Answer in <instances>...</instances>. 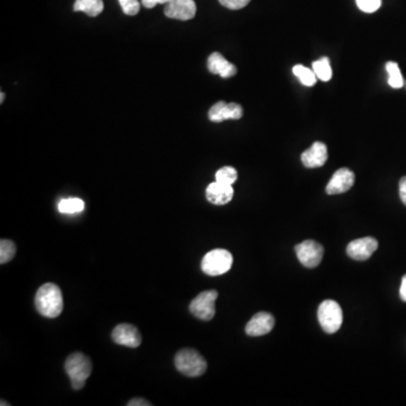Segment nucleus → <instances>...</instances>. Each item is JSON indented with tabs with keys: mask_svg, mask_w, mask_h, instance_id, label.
<instances>
[{
	"mask_svg": "<svg viewBox=\"0 0 406 406\" xmlns=\"http://www.w3.org/2000/svg\"><path fill=\"white\" fill-rule=\"evenodd\" d=\"M209 119L213 122H222L225 120H238L243 117V108L236 103L217 102L209 110Z\"/></svg>",
	"mask_w": 406,
	"mask_h": 406,
	"instance_id": "11",
	"label": "nucleus"
},
{
	"mask_svg": "<svg viewBox=\"0 0 406 406\" xmlns=\"http://www.w3.org/2000/svg\"><path fill=\"white\" fill-rule=\"evenodd\" d=\"M169 1L171 0H141V3L146 8H154L158 3H167Z\"/></svg>",
	"mask_w": 406,
	"mask_h": 406,
	"instance_id": "27",
	"label": "nucleus"
},
{
	"mask_svg": "<svg viewBox=\"0 0 406 406\" xmlns=\"http://www.w3.org/2000/svg\"><path fill=\"white\" fill-rule=\"evenodd\" d=\"M206 197L210 203L216 206H224L232 201L234 197V189L232 185L224 184L217 181L213 182L206 187Z\"/></svg>",
	"mask_w": 406,
	"mask_h": 406,
	"instance_id": "14",
	"label": "nucleus"
},
{
	"mask_svg": "<svg viewBox=\"0 0 406 406\" xmlns=\"http://www.w3.org/2000/svg\"><path fill=\"white\" fill-rule=\"evenodd\" d=\"M129 406H148L152 405L150 402L148 401L143 400V398H134V400H131L129 403H128Z\"/></svg>",
	"mask_w": 406,
	"mask_h": 406,
	"instance_id": "29",
	"label": "nucleus"
},
{
	"mask_svg": "<svg viewBox=\"0 0 406 406\" xmlns=\"http://www.w3.org/2000/svg\"><path fill=\"white\" fill-rule=\"evenodd\" d=\"M237 171L234 167L226 166L216 173V181L224 184L232 185L237 180Z\"/></svg>",
	"mask_w": 406,
	"mask_h": 406,
	"instance_id": "23",
	"label": "nucleus"
},
{
	"mask_svg": "<svg viewBox=\"0 0 406 406\" xmlns=\"http://www.w3.org/2000/svg\"><path fill=\"white\" fill-rule=\"evenodd\" d=\"M318 318L322 329L326 333H337L342 326V308L334 300H325L318 307Z\"/></svg>",
	"mask_w": 406,
	"mask_h": 406,
	"instance_id": "5",
	"label": "nucleus"
},
{
	"mask_svg": "<svg viewBox=\"0 0 406 406\" xmlns=\"http://www.w3.org/2000/svg\"><path fill=\"white\" fill-rule=\"evenodd\" d=\"M251 0H219L222 6L228 8V10H237L248 6Z\"/></svg>",
	"mask_w": 406,
	"mask_h": 406,
	"instance_id": "26",
	"label": "nucleus"
},
{
	"mask_svg": "<svg viewBox=\"0 0 406 406\" xmlns=\"http://www.w3.org/2000/svg\"><path fill=\"white\" fill-rule=\"evenodd\" d=\"M85 209V203L77 198H70L61 200L58 204V210L61 213H82Z\"/></svg>",
	"mask_w": 406,
	"mask_h": 406,
	"instance_id": "19",
	"label": "nucleus"
},
{
	"mask_svg": "<svg viewBox=\"0 0 406 406\" xmlns=\"http://www.w3.org/2000/svg\"><path fill=\"white\" fill-rule=\"evenodd\" d=\"M355 180V173L353 171L349 169H339L334 173L333 178H331L326 185V193L331 195L344 193L353 187Z\"/></svg>",
	"mask_w": 406,
	"mask_h": 406,
	"instance_id": "13",
	"label": "nucleus"
},
{
	"mask_svg": "<svg viewBox=\"0 0 406 406\" xmlns=\"http://www.w3.org/2000/svg\"><path fill=\"white\" fill-rule=\"evenodd\" d=\"M218 292L216 290L202 291L191 302V314L201 321H211L216 315V304Z\"/></svg>",
	"mask_w": 406,
	"mask_h": 406,
	"instance_id": "6",
	"label": "nucleus"
},
{
	"mask_svg": "<svg viewBox=\"0 0 406 406\" xmlns=\"http://www.w3.org/2000/svg\"><path fill=\"white\" fill-rule=\"evenodd\" d=\"M401 299L406 302V274L402 278V285L400 289Z\"/></svg>",
	"mask_w": 406,
	"mask_h": 406,
	"instance_id": "30",
	"label": "nucleus"
},
{
	"mask_svg": "<svg viewBox=\"0 0 406 406\" xmlns=\"http://www.w3.org/2000/svg\"><path fill=\"white\" fill-rule=\"evenodd\" d=\"M386 70L388 73V84L393 88H401L403 87L404 80L402 73H401L398 64L396 62H387Z\"/></svg>",
	"mask_w": 406,
	"mask_h": 406,
	"instance_id": "21",
	"label": "nucleus"
},
{
	"mask_svg": "<svg viewBox=\"0 0 406 406\" xmlns=\"http://www.w3.org/2000/svg\"><path fill=\"white\" fill-rule=\"evenodd\" d=\"M276 324V320L272 315L265 311H261L254 315L251 321L248 322L245 327V332L250 337H262L270 333Z\"/></svg>",
	"mask_w": 406,
	"mask_h": 406,
	"instance_id": "12",
	"label": "nucleus"
},
{
	"mask_svg": "<svg viewBox=\"0 0 406 406\" xmlns=\"http://www.w3.org/2000/svg\"><path fill=\"white\" fill-rule=\"evenodd\" d=\"M359 10L365 13H374L381 6V0H355Z\"/></svg>",
	"mask_w": 406,
	"mask_h": 406,
	"instance_id": "25",
	"label": "nucleus"
},
{
	"mask_svg": "<svg viewBox=\"0 0 406 406\" xmlns=\"http://www.w3.org/2000/svg\"><path fill=\"white\" fill-rule=\"evenodd\" d=\"M122 10H123L126 15L129 16H134L139 13L140 3L138 0H119Z\"/></svg>",
	"mask_w": 406,
	"mask_h": 406,
	"instance_id": "24",
	"label": "nucleus"
},
{
	"mask_svg": "<svg viewBox=\"0 0 406 406\" xmlns=\"http://www.w3.org/2000/svg\"><path fill=\"white\" fill-rule=\"evenodd\" d=\"M164 14L169 19L190 21L197 14V5L194 0H171L166 3Z\"/></svg>",
	"mask_w": 406,
	"mask_h": 406,
	"instance_id": "8",
	"label": "nucleus"
},
{
	"mask_svg": "<svg viewBox=\"0 0 406 406\" xmlns=\"http://www.w3.org/2000/svg\"><path fill=\"white\" fill-rule=\"evenodd\" d=\"M378 241L374 237H363L351 241L346 253L355 261H366L372 257V254L377 251Z\"/></svg>",
	"mask_w": 406,
	"mask_h": 406,
	"instance_id": "9",
	"label": "nucleus"
},
{
	"mask_svg": "<svg viewBox=\"0 0 406 406\" xmlns=\"http://www.w3.org/2000/svg\"><path fill=\"white\" fill-rule=\"evenodd\" d=\"M112 339L117 344L128 348H138L143 341L138 329L131 324H120L115 327L112 332Z\"/></svg>",
	"mask_w": 406,
	"mask_h": 406,
	"instance_id": "10",
	"label": "nucleus"
},
{
	"mask_svg": "<svg viewBox=\"0 0 406 406\" xmlns=\"http://www.w3.org/2000/svg\"><path fill=\"white\" fill-rule=\"evenodd\" d=\"M175 367L187 377H200L206 372V361L193 349H182L175 355Z\"/></svg>",
	"mask_w": 406,
	"mask_h": 406,
	"instance_id": "3",
	"label": "nucleus"
},
{
	"mask_svg": "<svg viewBox=\"0 0 406 406\" xmlns=\"http://www.w3.org/2000/svg\"><path fill=\"white\" fill-rule=\"evenodd\" d=\"M298 260L304 267L314 269L321 264L323 260L324 248L320 243L315 241H304L295 248Z\"/></svg>",
	"mask_w": 406,
	"mask_h": 406,
	"instance_id": "7",
	"label": "nucleus"
},
{
	"mask_svg": "<svg viewBox=\"0 0 406 406\" xmlns=\"http://www.w3.org/2000/svg\"><path fill=\"white\" fill-rule=\"evenodd\" d=\"M208 70L213 75H219L222 78H230L237 73L235 64L226 60L225 57L219 52L210 54L208 58Z\"/></svg>",
	"mask_w": 406,
	"mask_h": 406,
	"instance_id": "16",
	"label": "nucleus"
},
{
	"mask_svg": "<svg viewBox=\"0 0 406 406\" xmlns=\"http://www.w3.org/2000/svg\"><path fill=\"white\" fill-rule=\"evenodd\" d=\"M327 147L325 143H313V146L309 150L302 154V162L307 169H316L322 167L326 163Z\"/></svg>",
	"mask_w": 406,
	"mask_h": 406,
	"instance_id": "15",
	"label": "nucleus"
},
{
	"mask_svg": "<svg viewBox=\"0 0 406 406\" xmlns=\"http://www.w3.org/2000/svg\"><path fill=\"white\" fill-rule=\"evenodd\" d=\"M232 261L230 252L217 248L204 255L201 262V269L208 276H222L232 269Z\"/></svg>",
	"mask_w": 406,
	"mask_h": 406,
	"instance_id": "4",
	"label": "nucleus"
},
{
	"mask_svg": "<svg viewBox=\"0 0 406 406\" xmlns=\"http://www.w3.org/2000/svg\"><path fill=\"white\" fill-rule=\"evenodd\" d=\"M3 93H1V103H3Z\"/></svg>",
	"mask_w": 406,
	"mask_h": 406,
	"instance_id": "31",
	"label": "nucleus"
},
{
	"mask_svg": "<svg viewBox=\"0 0 406 406\" xmlns=\"http://www.w3.org/2000/svg\"><path fill=\"white\" fill-rule=\"evenodd\" d=\"M16 253V245L10 239L0 241V263L5 264L13 260Z\"/></svg>",
	"mask_w": 406,
	"mask_h": 406,
	"instance_id": "22",
	"label": "nucleus"
},
{
	"mask_svg": "<svg viewBox=\"0 0 406 406\" xmlns=\"http://www.w3.org/2000/svg\"><path fill=\"white\" fill-rule=\"evenodd\" d=\"M313 70H314L315 75H316L318 80L329 82L332 78L333 71H332L329 58L323 57L320 60L313 62Z\"/></svg>",
	"mask_w": 406,
	"mask_h": 406,
	"instance_id": "18",
	"label": "nucleus"
},
{
	"mask_svg": "<svg viewBox=\"0 0 406 406\" xmlns=\"http://www.w3.org/2000/svg\"><path fill=\"white\" fill-rule=\"evenodd\" d=\"M35 307L45 318H58L64 311V297L61 289L50 283L40 287L35 295Z\"/></svg>",
	"mask_w": 406,
	"mask_h": 406,
	"instance_id": "1",
	"label": "nucleus"
},
{
	"mask_svg": "<svg viewBox=\"0 0 406 406\" xmlns=\"http://www.w3.org/2000/svg\"><path fill=\"white\" fill-rule=\"evenodd\" d=\"M292 71L295 73V76L300 80V83L304 84V86L311 87L316 84L318 77L315 75L314 70L304 67L302 64H297L294 67Z\"/></svg>",
	"mask_w": 406,
	"mask_h": 406,
	"instance_id": "20",
	"label": "nucleus"
},
{
	"mask_svg": "<svg viewBox=\"0 0 406 406\" xmlns=\"http://www.w3.org/2000/svg\"><path fill=\"white\" fill-rule=\"evenodd\" d=\"M400 197L402 202L406 206V176L401 178L400 181Z\"/></svg>",
	"mask_w": 406,
	"mask_h": 406,
	"instance_id": "28",
	"label": "nucleus"
},
{
	"mask_svg": "<svg viewBox=\"0 0 406 406\" xmlns=\"http://www.w3.org/2000/svg\"><path fill=\"white\" fill-rule=\"evenodd\" d=\"M73 10L83 12L91 17H96L104 10V3L103 0H76Z\"/></svg>",
	"mask_w": 406,
	"mask_h": 406,
	"instance_id": "17",
	"label": "nucleus"
},
{
	"mask_svg": "<svg viewBox=\"0 0 406 406\" xmlns=\"http://www.w3.org/2000/svg\"><path fill=\"white\" fill-rule=\"evenodd\" d=\"M64 368L71 381L73 390H80L84 388L87 378L92 374V361L84 353H73L64 362Z\"/></svg>",
	"mask_w": 406,
	"mask_h": 406,
	"instance_id": "2",
	"label": "nucleus"
}]
</instances>
